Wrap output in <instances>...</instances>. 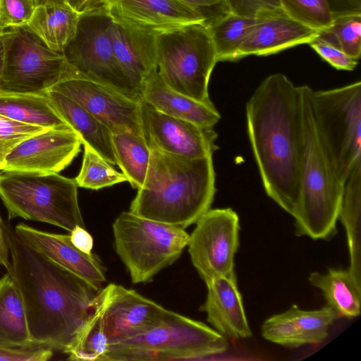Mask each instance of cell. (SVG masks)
Segmentation results:
<instances>
[{"instance_id": "12", "label": "cell", "mask_w": 361, "mask_h": 361, "mask_svg": "<svg viewBox=\"0 0 361 361\" xmlns=\"http://www.w3.org/2000/svg\"><path fill=\"white\" fill-rule=\"evenodd\" d=\"M188 243L191 262L205 282L234 274L239 217L231 208L209 209L195 223Z\"/></svg>"}, {"instance_id": "22", "label": "cell", "mask_w": 361, "mask_h": 361, "mask_svg": "<svg viewBox=\"0 0 361 361\" xmlns=\"http://www.w3.org/2000/svg\"><path fill=\"white\" fill-rule=\"evenodd\" d=\"M111 37L118 66L140 92L157 71V35L114 21Z\"/></svg>"}, {"instance_id": "45", "label": "cell", "mask_w": 361, "mask_h": 361, "mask_svg": "<svg viewBox=\"0 0 361 361\" xmlns=\"http://www.w3.org/2000/svg\"><path fill=\"white\" fill-rule=\"evenodd\" d=\"M3 224L4 221L0 215V267H4L8 271L11 268V264Z\"/></svg>"}, {"instance_id": "21", "label": "cell", "mask_w": 361, "mask_h": 361, "mask_svg": "<svg viewBox=\"0 0 361 361\" xmlns=\"http://www.w3.org/2000/svg\"><path fill=\"white\" fill-rule=\"evenodd\" d=\"M207 295L203 310L207 319L226 339L250 338L249 326L235 273L205 283Z\"/></svg>"}, {"instance_id": "19", "label": "cell", "mask_w": 361, "mask_h": 361, "mask_svg": "<svg viewBox=\"0 0 361 361\" xmlns=\"http://www.w3.org/2000/svg\"><path fill=\"white\" fill-rule=\"evenodd\" d=\"M16 233L29 245L59 266L101 289L105 268L93 254H86L72 243L70 235L37 229L20 223Z\"/></svg>"}, {"instance_id": "44", "label": "cell", "mask_w": 361, "mask_h": 361, "mask_svg": "<svg viewBox=\"0 0 361 361\" xmlns=\"http://www.w3.org/2000/svg\"><path fill=\"white\" fill-rule=\"evenodd\" d=\"M107 0H67V4L80 14L104 11Z\"/></svg>"}, {"instance_id": "14", "label": "cell", "mask_w": 361, "mask_h": 361, "mask_svg": "<svg viewBox=\"0 0 361 361\" xmlns=\"http://www.w3.org/2000/svg\"><path fill=\"white\" fill-rule=\"evenodd\" d=\"M140 116L143 135L150 148L190 159L212 155L217 148V134L213 128L163 114L143 100Z\"/></svg>"}, {"instance_id": "17", "label": "cell", "mask_w": 361, "mask_h": 361, "mask_svg": "<svg viewBox=\"0 0 361 361\" xmlns=\"http://www.w3.org/2000/svg\"><path fill=\"white\" fill-rule=\"evenodd\" d=\"M104 11L114 21L154 35L206 20L181 0H107Z\"/></svg>"}, {"instance_id": "11", "label": "cell", "mask_w": 361, "mask_h": 361, "mask_svg": "<svg viewBox=\"0 0 361 361\" xmlns=\"http://www.w3.org/2000/svg\"><path fill=\"white\" fill-rule=\"evenodd\" d=\"M0 36L4 46L0 91L44 93L64 77L68 67L63 54L49 49L27 25Z\"/></svg>"}, {"instance_id": "42", "label": "cell", "mask_w": 361, "mask_h": 361, "mask_svg": "<svg viewBox=\"0 0 361 361\" xmlns=\"http://www.w3.org/2000/svg\"><path fill=\"white\" fill-rule=\"evenodd\" d=\"M334 18L349 14H361V0H326Z\"/></svg>"}, {"instance_id": "26", "label": "cell", "mask_w": 361, "mask_h": 361, "mask_svg": "<svg viewBox=\"0 0 361 361\" xmlns=\"http://www.w3.org/2000/svg\"><path fill=\"white\" fill-rule=\"evenodd\" d=\"M0 346L37 347L31 340L23 301L8 273L0 278Z\"/></svg>"}, {"instance_id": "10", "label": "cell", "mask_w": 361, "mask_h": 361, "mask_svg": "<svg viewBox=\"0 0 361 361\" xmlns=\"http://www.w3.org/2000/svg\"><path fill=\"white\" fill-rule=\"evenodd\" d=\"M113 23L105 11L80 14L76 32L63 52L68 66L67 73L142 100L140 92L116 61L111 37Z\"/></svg>"}, {"instance_id": "31", "label": "cell", "mask_w": 361, "mask_h": 361, "mask_svg": "<svg viewBox=\"0 0 361 361\" xmlns=\"http://www.w3.org/2000/svg\"><path fill=\"white\" fill-rule=\"evenodd\" d=\"M257 21V17L229 13L207 26L218 62L238 60L239 49Z\"/></svg>"}, {"instance_id": "35", "label": "cell", "mask_w": 361, "mask_h": 361, "mask_svg": "<svg viewBox=\"0 0 361 361\" xmlns=\"http://www.w3.org/2000/svg\"><path fill=\"white\" fill-rule=\"evenodd\" d=\"M327 30L340 49L358 60L361 54V14H349L334 18Z\"/></svg>"}, {"instance_id": "13", "label": "cell", "mask_w": 361, "mask_h": 361, "mask_svg": "<svg viewBox=\"0 0 361 361\" xmlns=\"http://www.w3.org/2000/svg\"><path fill=\"white\" fill-rule=\"evenodd\" d=\"M76 102L112 133L143 135L142 100L130 98L108 86L66 73L51 90Z\"/></svg>"}, {"instance_id": "2", "label": "cell", "mask_w": 361, "mask_h": 361, "mask_svg": "<svg viewBox=\"0 0 361 361\" xmlns=\"http://www.w3.org/2000/svg\"><path fill=\"white\" fill-rule=\"evenodd\" d=\"M247 130L267 195L288 214L297 202L301 157L298 86L284 74L267 77L246 104Z\"/></svg>"}, {"instance_id": "8", "label": "cell", "mask_w": 361, "mask_h": 361, "mask_svg": "<svg viewBox=\"0 0 361 361\" xmlns=\"http://www.w3.org/2000/svg\"><path fill=\"white\" fill-rule=\"evenodd\" d=\"M314 123L322 144L344 185L361 161V82L310 92Z\"/></svg>"}, {"instance_id": "4", "label": "cell", "mask_w": 361, "mask_h": 361, "mask_svg": "<svg viewBox=\"0 0 361 361\" xmlns=\"http://www.w3.org/2000/svg\"><path fill=\"white\" fill-rule=\"evenodd\" d=\"M301 106V157L299 193L290 214L295 234L327 240L336 233L343 184L322 144L314 120L307 85L298 86Z\"/></svg>"}, {"instance_id": "6", "label": "cell", "mask_w": 361, "mask_h": 361, "mask_svg": "<svg viewBox=\"0 0 361 361\" xmlns=\"http://www.w3.org/2000/svg\"><path fill=\"white\" fill-rule=\"evenodd\" d=\"M228 348L227 339L214 329L171 311L148 330L109 345L101 361L196 360Z\"/></svg>"}, {"instance_id": "9", "label": "cell", "mask_w": 361, "mask_h": 361, "mask_svg": "<svg viewBox=\"0 0 361 361\" xmlns=\"http://www.w3.org/2000/svg\"><path fill=\"white\" fill-rule=\"evenodd\" d=\"M157 72L173 90L212 103L208 86L217 61L207 27L191 24L157 35Z\"/></svg>"}, {"instance_id": "30", "label": "cell", "mask_w": 361, "mask_h": 361, "mask_svg": "<svg viewBox=\"0 0 361 361\" xmlns=\"http://www.w3.org/2000/svg\"><path fill=\"white\" fill-rule=\"evenodd\" d=\"M116 164L135 189L142 187L149 164L151 149L143 135L132 132L112 134Z\"/></svg>"}, {"instance_id": "32", "label": "cell", "mask_w": 361, "mask_h": 361, "mask_svg": "<svg viewBox=\"0 0 361 361\" xmlns=\"http://www.w3.org/2000/svg\"><path fill=\"white\" fill-rule=\"evenodd\" d=\"M108 346L103 322L102 301L99 291L90 317L66 354L71 360L101 361Z\"/></svg>"}, {"instance_id": "18", "label": "cell", "mask_w": 361, "mask_h": 361, "mask_svg": "<svg viewBox=\"0 0 361 361\" xmlns=\"http://www.w3.org/2000/svg\"><path fill=\"white\" fill-rule=\"evenodd\" d=\"M338 317L328 305L305 310L293 305L267 319L261 326V334L266 340L288 348L318 344L326 338L330 326Z\"/></svg>"}, {"instance_id": "36", "label": "cell", "mask_w": 361, "mask_h": 361, "mask_svg": "<svg viewBox=\"0 0 361 361\" xmlns=\"http://www.w3.org/2000/svg\"><path fill=\"white\" fill-rule=\"evenodd\" d=\"M47 129L20 123L0 114V170L7 154L18 144Z\"/></svg>"}, {"instance_id": "24", "label": "cell", "mask_w": 361, "mask_h": 361, "mask_svg": "<svg viewBox=\"0 0 361 361\" xmlns=\"http://www.w3.org/2000/svg\"><path fill=\"white\" fill-rule=\"evenodd\" d=\"M46 94L61 118L79 135L82 145H89L111 165H116L112 133L110 130L66 95L53 90H48Z\"/></svg>"}, {"instance_id": "20", "label": "cell", "mask_w": 361, "mask_h": 361, "mask_svg": "<svg viewBox=\"0 0 361 361\" xmlns=\"http://www.w3.org/2000/svg\"><path fill=\"white\" fill-rule=\"evenodd\" d=\"M320 31L290 18L282 8L257 16L238 54V60L250 55L267 56L302 44H308Z\"/></svg>"}, {"instance_id": "25", "label": "cell", "mask_w": 361, "mask_h": 361, "mask_svg": "<svg viewBox=\"0 0 361 361\" xmlns=\"http://www.w3.org/2000/svg\"><path fill=\"white\" fill-rule=\"evenodd\" d=\"M80 16L67 3H49L37 6L27 25L49 49L63 54L76 32Z\"/></svg>"}, {"instance_id": "15", "label": "cell", "mask_w": 361, "mask_h": 361, "mask_svg": "<svg viewBox=\"0 0 361 361\" xmlns=\"http://www.w3.org/2000/svg\"><path fill=\"white\" fill-rule=\"evenodd\" d=\"M82 145L71 128H48L18 144L6 157L1 170L59 173L78 156Z\"/></svg>"}, {"instance_id": "46", "label": "cell", "mask_w": 361, "mask_h": 361, "mask_svg": "<svg viewBox=\"0 0 361 361\" xmlns=\"http://www.w3.org/2000/svg\"><path fill=\"white\" fill-rule=\"evenodd\" d=\"M4 46L2 39L0 36V81L4 70Z\"/></svg>"}, {"instance_id": "39", "label": "cell", "mask_w": 361, "mask_h": 361, "mask_svg": "<svg viewBox=\"0 0 361 361\" xmlns=\"http://www.w3.org/2000/svg\"><path fill=\"white\" fill-rule=\"evenodd\" d=\"M231 13L257 18L259 15L281 8L279 0H226Z\"/></svg>"}, {"instance_id": "7", "label": "cell", "mask_w": 361, "mask_h": 361, "mask_svg": "<svg viewBox=\"0 0 361 361\" xmlns=\"http://www.w3.org/2000/svg\"><path fill=\"white\" fill-rule=\"evenodd\" d=\"M115 250L133 283H146L179 258L190 235L185 228L123 212L113 225Z\"/></svg>"}, {"instance_id": "47", "label": "cell", "mask_w": 361, "mask_h": 361, "mask_svg": "<svg viewBox=\"0 0 361 361\" xmlns=\"http://www.w3.org/2000/svg\"><path fill=\"white\" fill-rule=\"evenodd\" d=\"M37 6L49 4V3H56V4H66L67 0H36Z\"/></svg>"}, {"instance_id": "16", "label": "cell", "mask_w": 361, "mask_h": 361, "mask_svg": "<svg viewBox=\"0 0 361 361\" xmlns=\"http://www.w3.org/2000/svg\"><path fill=\"white\" fill-rule=\"evenodd\" d=\"M103 322L109 345L138 335L171 313L159 304L115 283L101 288Z\"/></svg>"}, {"instance_id": "41", "label": "cell", "mask_w": 361, "mask_h": 361, "mask_svg": "<svg viewBox=\"0 0 361 361\" xmlns=\"http://www.w3.org/2000/svg\"><path fill=\"white\" fill-rule=\"evenodd\" d=\"M197 11L206 20V26L231 13L226 0H181Z\"/></svg>"}, {"instance_id": "38", "label": "cell", "mask_w": 361, "mask_h": 361, "mask_svg": "<svg viewBox=\"0 0 361 361\" xmlns=\"http://www.w3.org/2000/svg\"><path fill=\"white\" fill-rule=\"evenodd\" d=\"M37 6L36 0H0V35L27 25Z\"/></svg>"}, {"instance_id": "48", "label": "cell", "mask_w": 361, "mask_h": 361, "mask_svg": "<svg viewBox=\"0 0 361 361\" xmlns=\"http://www.w3.org/2000/svg\"><path fill=\"white\" fill-rule=\"evenodd\" d=\"M1 172V170H0V173Z\"/></svg>"}, {"instance_id": "37", "label": "cell", "mask_w": 361, "mask_h": 361, "mask_svg": "<svg viewBox=\"0 0 361 361\" xmlns=\"http://www.w3.org/2000/svg\"><path fill=\"white\" fill-rule=\"evenodd\" d=\"M308 44L321 58L338 70L353 71L358 63V60L340 49L327 30L320 31Z\"/></svg>"}, {"instance_id": "29", "label": "cell", "mask_w": 361, "mask_h": 361, "mask_svg": "<svg viewBox=\"0 0 361 361\" xmlns=\"http://www.w3.org/2000/svg\"><path fill=\"white\" fill-rule=\"evenodd\" d=\"M308 280L319 288L338 317L354 318L360 314L361 286L348 270L329 269L326 273L312 272Z\"/></svg>"}, {"instance_id": "27", "label": "cell", "mask_w": 361, "mask_h": 361, "mask_svg": "<svg viewBox=\"0 0 361 361\" xmlns=\"http://www.w3.org/2000/svg\"><path fill=\"white\" fill-rule=\"evenodd\" d=\"M338 219L347 235L348 271L361 286V161L353 167L343 185Z\"/></svg>"}, {"instance_id": "34", "label": "cell", "mask_w": 361, "mask_h": 361, "mask_svg": "<svg viewBox=\"0 0 361 361\" xmlns=\"http://www.w3.org/2000/svg\"><path fill=\"white\" fill-rule=\"evenodd\" d=\"M283 10L293 19L317 30L332 25L334 16L326 0H279Z\"/></svg>"}, {"instance_id": "33", "label": "cell", "mask_w": 361, "mask_h": 361, "mask_svg": "<svg viewBox=\"0 0 361 361\" xmlns=\"http://www.w3.org/2000/svg\"><path fill=\"white\" fill-rule=\"evenodd\" d=\"M81 169L75 178L78 187L99 190L128 181L126 176L114 169L110 163L87 145H83Z\"/></svg>"}, {"instance_id": "3", "label": "cell", "mask_w": 361, "mask_h": 361, "mask_svg": "<svg viewBox=\"0 0 361 361\" xmlns=\"http://www.w3.org/2000/svg\"><path fill=\"white\" fill-rule=\"evenodd\" d=\"M148 170L130 212L183 228L195 224L216 193L212 155L190 159L150 148Z\"/></svg>"}, {"instance_id": "23", "label": "cell", "mask_w": 361, "mask_h": 361, "mask_svg": "<svg viewBox=\"0 0 361 361\" xmlns=\"http://www.w3.org/2000/svg\"><path fill=\"white\" fill-rule=\"evenodd\" d=\"M142 100L166 115L213 128L221 116L214 104L205 103L180 93L168 86L157 71L140 90Z\"/></svg>"}, {"instance_id": "5", "label": "cell", "mask_w": 361, "mask_h": 361, "mask_svg": "<svg viewBox=\"0 0 361 361\" xmlns=\"http://www.w3.org/2000/svg\"><path fill=\"white\" fill-rule=\"evenodd\" d=\"M75 178L59 173L1 171L0 198L11 220L21 217L48 223L71 232L85 228Z\"/></svg>"}, {"instance_id": "43", "label": "cell", "mask_w": 361, "mask_h": 361, "mask_svg": "<svg viewBox=\"0 0 361 361\" xmlns=\"http://www.w3.org/2000/svg\"><path fill=\"white\" fill-rule=\"evenodd\" d=\"M70 238L75 247L86 254H92V250L94 245L92 236L82 226H75L70 232Z\"/></svg>"}, {"instance_id": "28", "label": "cell", "mask_w": 361, "mask_h": 361, "mask_svg": "<svg viewBox=\"0 0 361 361\" xmlns=\"http://www.w3.org/2000/svg\"><path fill=\"white\" fill-rule=\"evenodd\" d=\"M0 114L20 123L45 128H71L52 106L46 92L0 91Z\"/></svg>"}, {"instance_id": "40", "label": "cell", "mask_w": 361, "mask_h": 361, "mask_svg": "<svg viewBox=\"0 0 361 361\" xmlns=\"http://www.w3.org/2000/svg\"><path fill=\"white\" fill-rule=\"evenodd\" d=\"M54 355L48 347L10 348L0 346V361H47Z\"/></svg>"}, {"instance_id": "1", "label": "cell", "mask_w": 361, "mask_h": 361, "mask_svg": "<svg viewBox=\"0 0 361 361\" xmlns=\"http://www.w3.org/2000/svg\"><path fill=\"white\" fill-rule=\"evenodd\" d=\"M11 268L35 346L64 353L90 317L100 289L53 262L4 221Z\"/></svg>"}]
</instances>
